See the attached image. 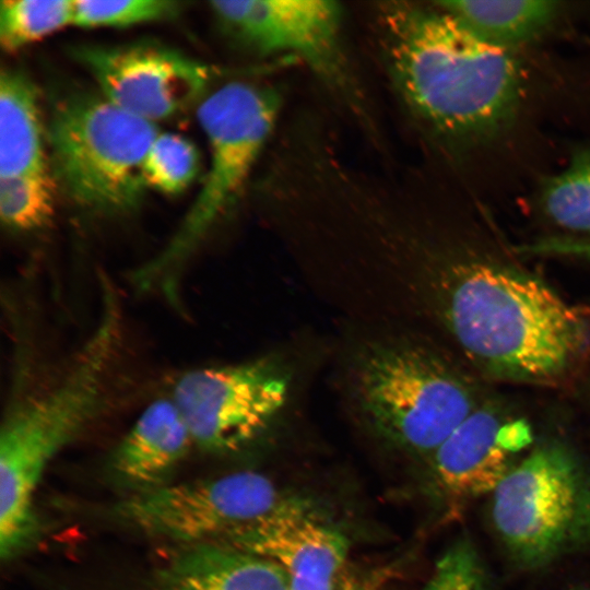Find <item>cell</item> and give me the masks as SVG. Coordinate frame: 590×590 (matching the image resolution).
Wrapping results in <instances>:
<instances>
[{"instance_id":"ffe728a7","label":"cell","mask_w":590,"mask_h":590,"mask_svg":"<svg viewBox=\"0 0 590 590\" xmlns=\"http://www.w3.org/2000/svg\"><path fill=\"white\" fill-rule=\"evenodd\" d=\"M542 205L555 224L590 233V151L577 153L563 172L548 179Z\"/></svg>"},{"instance_id":"cb8c5ba5","label":"cell","mask_w":590,"mask_h":590,"mask_svg":"<svg viewBox=\"0 0 590 590\" xmlns=\"http://www.w3.org/2000/svg\"><path fill=\"white\" fill-rule=\"evenodd\" d=\"M522 251L531 255L566 256L590 260V239L543 238L523 246Z\"/></svg>"},{"instance_id":"52a82bcc","label":"cell","mask_w":590,"mask_h":590,"mask_svg":"<svg viewBox=\"0 0 590 590\" xmlns=\"http://www.w3.org/2000/svg\"><path fill=\"white\" fill-rule=\"evenodd\" d=\"M355 388L361 411L377 435L411 453L433 455L474 410L467 388L411 345L365 351Z\"/></svg>"},{"instance_id":"9c48e42d","label":"cell","mask_w":590,"mask_h":590,"mask_svg":"<svg viewBox=\"0 0 590 590\" xmlns=\"http://www.w3.org/2000/svg\"><path fill=\"white\" fill-rule=\"evenodd\" d=\"M283 499L271 480L241 471L132 494L116 515L142 533L184 547L216 543Z\"/></svg>"},{"instance_id":"6da1fadb","label":"cell","mask_w":590,"mask_h":590,"mask_svg":"<svg viewBox=\"0 0 590 590\" xmlns=\"http://www.w3.org/2000/svg\"><path fill=\"white\" fill-rule=\"evenodd\" d=\"M382 20L397 86L429 126L482 141L511 122L522 76L510 49L484 39L442 8L392 3Z\"/></svg>"},{"instance_id":"d6986e66","label":"cell","mask_w":590,"mask_h":590,"mask_svg":"<svg viewBox=\"0 0 590 590\" xmlns=\"http://www.w3.org/2000/svg\"><path fill=\"white\" fill-rule=\"evenodd\" d=\"M55 181L48 170L0 178V216L15 232L47 225L55 210Z\"/></svg>"},{"instance_id":"d4e9b609","label":"cell","mask_w":590,"mask_h":590,"mask_svg":"<svg viewBox=\"0 0 590 590\" xmlns=\"http://www.w3.org/2000/svg\"><path fill=\"white\" fill-rule=\"evenodd\" d=\"M338 590H376L367 581L356 575L345 571L343 573Z\"/></svg>"},{"instance_id":"4fadbf2b","label":"cell","mask_w":590,"mask_h":590,"mask_svg":"<svg viewBox=\"0 0 590 590\" xmlns=\"http://www.w3.org/2000/svg\"><path fill=\"white\" fill-rule=\"evenodd\" d=\"M531 441L523 420L473 410L432 455L440 494L460 505L494 492L512 468V455Z\"/></svg>"},{"instance_id":"8fae6325","label":"cell","mask_w":590,"mask_h":590,"mask_svg":"<svg viewBox=\"0 0 590 590\" xmlns=\"http://www.w3.org/2000/svg\"><path fill=\"white\" fill-rule=\"evenodd\" d=\"M219 22L263 54L286 52L332 84L346 80L341 10L326 0L212 1Z\"/></svg>"},{"instance_id":"5bb4252c","label":"cell","mask_w":590,"mask_h":590,"mask_svg":"<svg viewBox=\"0 0 590 590\" xmlns=\"http://www.w3.org/2000/svg\"><path fill=\"white\" fill-rule=\"evenodd\" d=\"M193 445L172 398L150 403L116 446L109 469L115 481L139 494L167 484Z\"/></svg>"},{"instance_id":"7a4b0ae2","label":"cell","mask_w":590,"mask_h":590,"mask_svg":"<svg viewBox=\"0 0 590 590\" xmlns=\"http://www.w3.org/2000/svg\"><path fill=\"white\" fill-rule=\"evenodd\" d=\"M447 293V322L481 365L522 379L563 373L586 341L576 309L541 281L472 263L456 270Z\"/></svg>"},{"instance_id":"9a60e30c","label":"cell","mask_w":590,"mask_h":590,"mask_svg":"<svg viewBox=\"0 0 590 590\" xmlns=\"http://www.w3.org/2000/svg\"><path fill=\"white\" fill-rule=\"evenodd\" d=\"M157 590H290L269 560L206 543L184 546L161 570Z\"/></svg>"},{"instance_id":"e0dca14e","label":"cell","mask_w":590,"mask_h":590,"mask_svg":"<svg viewBox=\"0 0 590 590\" xmlns=\"http://www.w3.org/2000/svg\"><path fill=\"white\" fill-rule=\"evenodd\" d=\"M436 4L484 39L510 50L542 35L559 12V2L550 0H452Z\"/></svg>"},{"instance_id":"ac0fdd59","label":"cell","mask_w":590,"mask_h":590,"mask_svg":"<svg viewBox=\"0 0 590 590\" xmlns=\"http://www.w3.org/2000/svg\"><path fill=\"white\" fill-rule=\"evenodd\" d=\"M72 0H3L0 4V43L14 51L73 24Z\"/></svg>"},{"instance_id":"7c38bea8","label":"cell","mask_w":590,"mask_h":590,"mask_svg":"<svg viewBox=\"0 0 590 590\" xmlns=\"http://www.w3.org/2000/svg\"><path fill=\"white\" fill-rule=\"evenodd\" d=\"M215 544L271 562L283 571L290 590H338L347 554L340 531L306 505L286 498Z\"/></svg>"},{"instance_id":"5b68a950","label":"cell","mask_w":590,"mask_h":590,"mask_svg":"<svg viewBox=\"0 0 590 590\" xmlns=\"http://www.w3.org/2000/svg\"><path fill=\"white\" fill-rule=\"evenodd\" d=\"M101 93L73 92L50 113L46 139L54 177L78 206L99 214L135 209L146 189L145 155L158 134Z\"/></svg>"},{"instance_id":"2e32d148","label":"cell","mask_w":590,"mask_h":590,"mask_svg":"<svg viewBox=\"0 0 590 590\" xmlns=\"http://www.w3.org/2000/svg\"><path fill=\"white\" fill-rule=\"evenodd\" d=\"M38 96L22 73L0 75V178L46 170Z\"/></svg>"},{"instance_id":"44dd1931","label":"cell","mask_w":590,"mask_h":590,"mask_svg":"<svg viewBox=\"0 0 590 590\" xmlns=\"http://www.w3.org/2000/svg\"><path fill=\"white\" fill-rule=\"evenodd\" d=\"M199 167L193 142L177 133H158L143 162L144 184L166 194H178L194 181Z\"/></svg>"},{"instance_id":"30bf717a","label":"cell","mask_w":590,"mask_h":590,"mask_svg":"<svg viewBox=\"0 0 590 590\" xmlns=\"http://www.w3.org/2000/svg\"><path fill=\"white\" fill-rule=\"evenodd\" d=\"M73 54L107 101L153 123L194 102L211 78L203 63L157 44L81 46Z\"/></svg>"},{"instance_id":"7402d4cb","label":"cell","mask_w":590,"mask_h":590,"mask_svg":"<svg viewBox=\"0 0 590 590\" xmlns=\"http://www.w3.org/2000/svg\"><path fill=\"white\" fill-rule=\"evenodd\" d=\"M169 0H75L73 24L80 27H127L164 20L180 10Z\"/></svg>"},{"instance_id":"ba28073f","label":"cell","mask_w":590,"mask_h":590,"mask_svg":"<svg viewBox=\"0 0 590 590\" xmlns=\"http://www.w3.org/2000/svg\"><path fill=\"white\" fill-rule=\"evenodd\" d=\"M288 375L261 357L241 364L193 368L173 386L172 400L193 445L211 453L238 451L259 437L285 404Z\"/></svg>"},{"instance_id":"3957f363","label":"cell","mask_w":590,"mask_h":590,"mask_svg":"<svg viewBox=\"0 0 590 590\" xmlns=\"http://www.w3.org/2000/svg\"><path fill=\"white\" fill-rule=\"evenodd\" d=\"M101 315L92 333L52 385L8 406L0 434V485L17 499L34 497L50 460L102 411L121 337V308L103 275Z\"/></svg>"},{"instance_id":"603a6c76","label":"cell","mask_w":590,"mask_h":590,"mask_svg":"<svg viewBox=\"0 0 590 590\" xmlns=\"http://www.w3.org/2000/svg\"><path fill=\"white\" fill-rule=\"evenodd\" d=\"M423 590H491L483 562L468 540L452 544L438 559Z\"/></svg>"},{"instance_id":"277c9868","label":"cell","mask_w":590,"mask_h":590,"mask_svg":"<svg viewBox=\"0 0 590 590\" xmlns=\"http://www.w3.org/2000/svg\"><path fill=\"white\" fill-rule=\"evenodd\" d=\"M280 108L270 88L229 82L200 104L197 116L210 148L202 188L167 245L131 272L140 293L180 307L184 270L205 234L236 199L275 123Z\"/></svg>"},{"instance_id":"8992f818","label":"cell","mask_w":590,"mask_h":590,"mask_svg":"<svg viewBox=\"0 0 590 590\" xmlns=\"http://www.w3.org/2000/svg\"><path fill=\"white\" fill-rule=\"evenodd\" d=\"M493 526L509 555L536 568L590 542V471L548 444L512 467L493 492Z\"/></svg>"}]
</instances>
